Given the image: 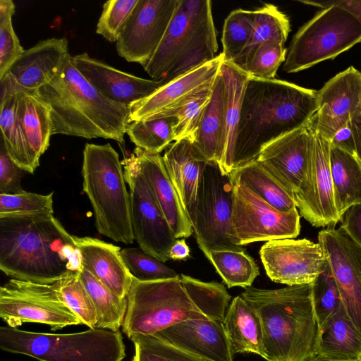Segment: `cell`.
I'll return each mask as SVG.
<instances>
[{"label": "cell", "instance_id": "cell-29", "mask_svg": "<svg viewBox=\"0 0 361 361\" xmlns=\"http://www.w3.org/2000/svg\"><path fill=\"white\" fill-rule=\"evenodd\" d=\"M18 114L34 168L49 146L51 121L49 107L34 94L18 92Z\"/></svg>", "mask_w": 361, "mask_h": 361}, {"label": "cell", "instance_id": "cell-41", "mask_svg": "<svg viewBox=\"0 0 361 361\" xmlns=\"http://www.w3.org/2000/svg\"><path fill=\"white\" fill-rule=\"evenodd\" d=\"M253 27V11L238 8L228 14L221 35L224 61L233 62L240 55L250 42Z\"/></svg>", "mask_w": 361, "mask_h": 361}, {"label": "cell", "instance_id": "cell-43", "mask_svg": "<svg viewBox=\"0 0 361 361\" xmlns=\"http://www.w3.org/2000/svg\"><path fill=\"white\" fill-rule=\"evenodd\" d=\"M129 339L135 348L132 361H204L154 334H135Z\"/></svg>", "mask_w": 361, "mask_h": 361}, {"label": "cell", "instance_id": "cell-15", "mask_svg": "<svg viewBox=\"0 0 361 361\" xmlns=\"http://www.w3.org/2000/svg\"><path fill=\"white\" fill-rule=\"evenodd\" d=\"M259 255L269 279L288 286L312 283L328 264L320 244L307 238L267 241Z\"/></svg>", "mask_w": 361, "mask_h": 361}, {"label": "cell", "instance_id": "cell-21", "mask_svg": "<svg viewBox=\"0 0 361 361\" xmlns=\"http://www.w3.org/2000/svg\"><path fill=\"white\" fill-rule=\"evenodd\" d=\"M154 335L204 361H233L235 354L221 322L188 319Z\"/></svg>", "mask_w": 361, "mask_h": 361}, {"label": "cell", "instance_id": "cell-56", "mask_svg": "<svg viewBox=\"0 0 361 361\" xmlns=\"http://www.w3.org/2000/svg\"><path fill=\"white\" fill-rule=\"evenodd\" d=\"M307 361H361V360H335L329 358L324 356H322L320 355H315L311 358L308 359Z\"/></svg>", "mask_w": 361, "mask_h": 361}, {"label": "cell", "instance_id": "cell-55", "mask_svg": "<svg viewBox=\"0 0 361 361\" xmlns=\"http://www.w3.org/2000/svg\"><path fill=\"white\" fill-rule=\"evenodd\" d=\"M352 12L361 22V0H330Z\"/></svg>", "mask_w": 361, "mask_h": 361}, {"label": "cell", "instance_id": "cell-30", "mask_svg": "<svg viewBox=\"0 0 361 361\" xmlns=\"http://www.w3.org/2000/svg\"><path fill=\"white\" fill-rule=\"evenodd\" d=\"M317 355L335 360H361V334L343 304L319 329Z\"/></svg>", "mask_w": 361, "mask_h": 361}, {"label": "cell", "instance_id": "cell-4", "mask_svg": "<svg viewBox=\"0 0 361 361\" xmlns=\"http://www.w3.org/2000/svg\"><path fill=\"white\" fill-rule=\"evenodd\" d=\"M240 296L260 319L266 360L307 361L317 355L319 326L312 283L279 289L250 286Z\"/></svg>", "mask_w": 361, "mask_h": 361}, {"label": "cell", "instance_id": "cell-22", "mask_svg": "<svg viewBox=\"0 0 361 361\" xmlns=\"http://www.w3.org/2000/svg\"><path fill=\"white\" fill-rule=\"evenodd\" d=\"M68 54L66 37L43 39L25 50L6 73L22 91L34 93L59 73Z\"/></svg>", "mask_w": 361, "mask_h": 361}, {"label": "cell", "instance_id": "cell-54", "mask_svg": "<svg viewBox=\"0 0 361 361\" xmlns=\"http://www.w3.org/2000/svg\"><path fill=\"white\" fill-rule=\"evenodd\" d=\"M350 126L355 142V155L361 162V113H357L352 118Z\"/></svg>", "mask_w": 361, "mask_h": 361}, {"label": "cell", "instance_id": "cell-28", "mask_svg": "<svg viewBox=\"0 0 361 361\" xmlns=\"http://www.w3.org/2000/svg\"><path fill=\"white\" fill-rule=\"evenodd\" d=\"M225 130V88L219 71L193 140L208 161H215L219 166L224 154Z\"/></svg>", "mask_w": 361, "mask_h": 361}, {"label": "cell", "instance_id": "cell-37", "mask_svg": "<svg viewBox=\"0 0 361 361\" xmlns=\"http://www.w3.org/2000/svg\"><path fill=\"white\" fill-rule=\"evenodd\" d=\"M206 257L228 288L250 287L259 274L257 264L242 247L211 250Z\"/></svg>", "mask_w": 361, "mask_h": 361}, {"label": "cell", "instance_id": "cell-46", "mask_svg": "<svg viewBox=\"0 0 361 361\" xmlns=\"http://www.w3.org/2000/svg\"><path fill=\"white\" fill-rule=\"evenodd\" d=\"M36 214H54L53 192L0 194V216Z\"/></svg>", "mask_w": 361, "mask_h": 361}, {"label": "cell", "instance_id": "cell-26", "mask_svg": "<svg viewBox=\"0 0 361 361\" xmlns=\"http://www.w3.org/2000/svg\"><path fill=\"white\" fill-rule=\"evenodd\" d=\"M162 157L167 173L187 214L196 202L201 177L209 161L192 140L186 138L171 144Z\"/></svg>", "mask_w": 361, "mask_h": 361}, {"label": "cell", "instance_id": "cell-18", "mask_svg": "<svg viewBox=\"0 0 361 361\" xmlns=\"http://www.w3.org/2000/svg\"><path fill=\"white\" fill-rule=\"evenodd\" d=\"M312 143V129L302 128L265 146L257 159L294 202L307 178Z\"/></svg>", "mask_w": 361, "mask_h": 361}, {"label": "cell", "instance_id": "cell-7", "mask_svg": "<svg viewBox=\"0 0 361 361\" xmlns=\"http://www.w3.org/2000/svg\"><path fill=\"white\" fill-rule=\"evenodd\" d=\"M0 348L39 361H122L126 357L120 331L98 328L51 334L1 326Z\"/></svg>", "mask_w": 361, "mask_h": 361}, {"label": "cell", "instance_id": "cell-44", "mask_svg": "<svg viewBox=\"0 0 361 361\" xmlns=\"http://www.w3.org/2000/svg\"><path fill=\"white\" fill-rule=\"evenodd\" d=\"M312 301L319 329L343 304L328 262L324 271L312 283Z\"/></svg>", "mask_w": 361, "mask_h": 361}, {"label": "cell", "instance_id": "cell-50", "mask_svg": "<svg viewBox=\"0 0 361 361\" xmlns=\"http://www.w3.org/2000/svg\"><path fill=\"white\" fill-rule=\"evenodd\" d=\"M26 173L9 157L1 140L0 145V194H17L24 192L21 179Z\"/></svg>", "mask_w": 361, "mask_h": 361}, {"label": "cell", "instance_id": "cell-16", "mask_svg": "<svg viewBox=\"0 0 361 361\" xmlns=\"http://www.w3.org/2000/svg\"><path fill=\"white\" fill-rule=\"evenodd\" d=\"M312 130L313 143L307 178L295 203L312 226L333 227L340 217L335 206L330 169L331 142Z\"/></svg>", "mask_w": 361, "mask_h": 361}, {"label": "cell", "instance_id": "cell-40", "mask_svg": "<svg viewBox=\"0 0 361 361\" xmlns=\"http://www.w3.org/2000/svg\"><path fill=\"white\" fill-rule=\"evenodd\" d=\"M175 117L135 121L126 129L130 141L137 147L151 154H160L175 141Z\"/></svg>", "mask_w": 361, "mask_h": 361}, {"label": "cell", "instance_id": "cell-33", "mask_svg": "<svg viewBox=\"0 0 361 361\" xmlns=\"http://www.w3.org/2000/svg\"><path fill=\"white\" fill-rule=\"evenodd\" d=\"M253 13L254 27L250 42L240 55L231 62L240 70L258 47L267 42L284 45L290 31L288 18L274 4H264Z\"/></svg>", "mask_w": 361, "mask_h": 361}, {"label": "cell", "instance_id": "cell-58", "mask_svg": "<svg viewBox=\"0 0 361 361\" xmlns=\"http://www.w3.org/2000/svg\"><path fill=\"white\" fill-rule=\"evenodd\" d=\"M361 72V71H360Z\"/></svg>", "mask_w": 361, "mask_h": 361}, {"label": "cell", "instance_id": "cell-20", "mask_svg": "<svg viewBox=\"0 0 361 361\" xmlns=\"http://www.w3.org/2000/svg\"><path fill=\"white\" fill-rule=\"evenodd\" d=\"M71 60L79 72L102 94L128 106L149 96L166 83L121 71L86 52L71 56Z\"/></svg>", "mask_w": 361, "mask_h": 361}, {"label": "cell", "instance_id": "cell-57", "mask_svg": "<svg viewBox=\"0 0 361 361\" xmlns=\"http://www.w3.org/2000/svg\"><path fill=\"white\" fill-rule=\"evenodd\" d=\"M357 113H361V98H360V105H359L358 112Z\"/></svg>", "mask_w": 361, "mask_h": 361}, {"label": "cell", "instance_id": "cell-19", "mask_svg": "<svg viewBox=\"0 0 361 361\" xmlns=\"http://www.w3.org/2000/svg\"><path fill=\"white\" fill-rule=\"evenodd\" d=\"M360 98L361 72L351 66L317 90V110L309 126L331 142L358 112Z\"/></svg>", "mask_w": 361, "mask_h": 361}, {"label": "cell", "instance_id": "cell-27", "mask_svg": "<svg viewBox=\"0 0 361 361\" xmlns=\"http://www.w3.org/2000/svg\"><path fill=\"white\" fill-rule=\"evenodd\" d=\"M223 323L234 354L252 353L265 358L260 319L240 295L233 299Z\"/></svg>", "mask_w": 361, "mask_h": 361}, {"label": "cell", "instance_id": "cell-3", "mask_svg": "<svg viewBox=\"0 0 361 361\" xmlns=\"http://www.w3.org/2000/svg\"><path fill=\"white\" fill-rule=\"evenodd\" d=\"M34 94L47 105L51 134L123 142L130 107L106 97L75 67L69 54L59 73Z\"/></svg>", "mask_w": 361, "mask_h": 361}, {"label": "cell", "instance_id": "cell-8", "mask_svg": "<svg viewBox=\"0 0 361 361\" xmlns=\"http://www.w3.org/2000/svg\"><path fill=\"white\" fill-rule=\"evenodd\" d=\"M322 8L294 35L283 71L295 73L310 68L361 42V22L352 12L329 1L299 0Z\"/></svg>", "mask_w": 361, "mask_h": 361}, {"label": "cell", "instance_id": "cell-12", "mask_svg": "<svg viewBox=\"0 0 361 361\" xmlns=\"http://www.w3.org/2000/svg\"><path fill=\"white\" fill-rule=\"evenodd\" d=\"M233 182V181H232ZM233 183L231 242L237 246L259 241L294 238L300 232L297 208L279 211L244 184Z\"/></svg>", "mask_w": 361, "mask_h": 361}, {"label": "cell", "instance_id": "cell-32", "mask_svg": "<svg viewBox=\"0 0 361 361\" xmlns=\"http://www.w3.org/2000/svg\"><path fill=\"white\" fill-rule=\"evenodd\" d=\"M330 169L335 206L341 219L348 208L361 203V162L355 155L331 142Z\"/></svg>", "mask_w": 361, "mask_h": 361}, {"label": "cell", "instance_id": "cell-1", "mask_svg": "<svg viewBox=\"0 0 361 361\" xmlns=\"http://www.w3.org/2000/svg\"><path fill=\"white\" fill-rule=\"evenodd\" d=\"M82 268L74 235L54 214L0 216V269L6 276L54 283Z\"/></svg>", "mask_w": 361, "mask_h": 361}, {"label": "cell", "instance_id": "cell-31", "mask_svg": "<svg viewBox=\"0 0 361 361\" xmlns=\"http://www.w3.org/2000/svg\"><path fill=\"white\" fill-rule=\"evenodd\" d=\"M225 88V140L221 169L232 171L241 105L248 75L233 63L224 61L220 68Z\"/></svg>", "mask_w": 361, "mask_h": 361}, {"label": "cell", "instance_id": "cell-36", "mask_svg": "<svg viewBox=\"0 0 361 361\" xmlns=\"http://www.w3.org/2000/svg\"><path fill=\"white\" fill-rule=\"evenodd\" d=\"M214 80L151 119L175 117L177 120L174 130L175 141L185 138L193 141L203 113L212 97Z\"/></svg>", "mask_w": 361, "mask_h": 361}, {"label": "cell", "instance_id": "cell-53", "mask_svg": "<svg viewBox=\"0 0 361 361\" xmlns=\"http://www.w3.org/2000/svg\"><path fill=\"white\" fill-rule=\"evenodd\" d=\"M170 259L182 260L190 257V249L184 238H177L170 249Z\"/></svg>", "mask_w": 361, "mask_h": 361}, {"label": "cell", "instance_id": "cell-48", "mask_svg": "<svg viewBox=\"0 0 361 361\" xmlns=\"http://www.w3.org/2000/svg\"><path fill=\"white\" fill-rule=\"evenodd\" d=\"M286 52L284 45L275 42L263 44L256 49L242 71L251 78L274 79L278 68L285 61Z\"/></svg>", "mask_w": 361, "mask_h": 361}, {"label": "cell", "instance_id": "cell-45", "mask_svg": "<svg viewBox=\"0 0 361 361\" xmlns=\"http://www.w3.org/2000/svg\"><path fill=\"white\" fill-rule=\"evenodd\" d=\"M121 255L128 269L140 281H152L180 276L173 269L140 248L122 249Z\"/></svg>", "mask_w": 361, "mask_h": 361}, {"label": "cell", "instance_id": "cell-9", "mask_svg": "<svg viewBox=\"0 0 361 361\" xmlns=\"http://www.w3.org/2000/svg\"><path fill=\"white\" fill-rule=\"evenodd\" d=\"M127 299L122 331L128 338L154 334L188 319H208L191 301L180 276L152 281L133 276Z\"/></svg>", "mask_w": 361, "mask_h": 361}, {"label": "cell", "instance_id": "cell-23", "mask_svg": "<svg viewBox=\"0 0 361 361\" xmlns=\"http://www.w3.org/2000/svg\"><path fill=\"white\" fill-rule=\"evenodd\" d=\"M131 154L147 181L175 237L180 238L190 236L193 233L192 225L167 173L163 157L160 154H151L137 147Z\"/></svg>", "mask_w": 361, "mask_h": 361}, {"label": "cell", "instance_id": "cell-39", "mask_svg": "<svg viewBox=\"0 0 361 361\" xmlns=\"http://www.w3.org/2000/svg\"><path fill=\"white\" fill-rule=\"evenodd\" d=\"M180 278L191 301L202 314L208 319L223 322L231 300L225 286L185 274H180Z\"/></svg>", "mask_w": 361, "mask_h": 361}, {"label": "cell", "instance_id": "cell-51", "mask_svg": "<svg viewBox=\"0 0 361 361\" xmlns=\"http://www.w3.org/2000/svg\"><path fill=\"white\" fill-rule=\"evenodd\" d=\"M339 222L340 228L361 248V203L348 208L341 216Z\"/></svg>", "mask_w": 361, "mask_h": 361}, {"label": "cell", "instance_id": "cell-14", "mask_svg": "<svg viewBox=\"0 0 361 361\" xmlns=\"http://www.w3.org/2000/svg\"><path fill=\"white\" fill-rule=\"evenodd\" d=\"M179 0H138L118 39V55L144 67L161 43Z\"/></svg>", "mask_w": 361, "mask_h": 361}, {"label": "cell", "instance_id": "cell-47", "mask_svg": "<svg viewBox=\"0 0 361 361\" xmlns=\"http://www.w3.org/2000/svg\"><path fill=\"white\" fill-rule=\"evenodd\" d=\"M15 8L13 1L0 0V79L25 51L13 27Z\"/></svg>", "mask_w": 361, "mask_h": 361}, {"label": "cell", "instance_id": "cell-11", "mask_svg": "<svg viewBox=\"0 0 361 361\" xmlns=\"http://www.w3.org/2000/svg\"><path fill=\"white\" fill-rule=\"evenodd\" d=\"M0 317L8 326L24 323L49 325L52 331L82 324L61 298L55 283L11 279L0 288Z\"/></svg>", "mask_w": 361, "mask_h": 361}, {"label": "cell", "instance_id": "cell-13", "mask_svg": "<svg viewBox=\"0 0 361 361\" xmlns=\"http://www.w3.org/2000/svg\"><path fill=\"white\" fill-rule=\"evenodd\" d=\"M121 163L130 189L134 239L145 253L164 263L170 259L169 253L177 238L134 156L131 154Z\"/></svg>", "mask_w": 361, "mask_h": 361}, {"label": "cell", "instance_id": "cell-25", "mask_svg": "<svg viewBox=\"0 0 361 361\" xmlns=\"http://www.w3.org/2000/svg\"><path fill=\"white\" fill-rule=\"evenodd\" d=\"M83 267L121 298H126L133 276L121 255V247L92 237L74 236Z\"/></svg>", "mask_w": 361, "mask_h": 361}, {"label": "cell", "instance_id": "cell-34", "mask_svg": "<svg viewBox=\"0 0 361 361\" xmlns=\"http://www.w3.org/2000/svg\"><path fill=\"white\" fill-rule=\"evenodd\" d=\"M229 174L233 182L244 184L275 209L288 212L297 208L293 200L257 160Z\"/></svg>", "mask_w": 361, "mask_h": 361}, {"label": "cell", "instance_id": "cell-42", "mask_svg": "<svg viewBox=\"0 0 361 361\" xmlns=\"http://www.w3.org/2000/svg\"><path fill=\"white\" fill-rule=\"evenodd\" d=\"M80 272L68 274L56 281L55 284L62 300L82 324L90 329H95L97 322L96 311L80 279Z\"/></svg>", "mask_w": 361, "mask_h": 361}, {"label": "cell", "instance_id": "cell-24", "mask_svg": "<svg viewBox=\"0 0 361 361\" xmlns=\"http://www.w3.org/2000/svg\"><path fill=\"white\" fill-rule=\"evenodd\" d=\"M223 61L220 53L214 60L166 82L149 96L133 103L129 106L130 123L151 119L214 80Z\"/></svg>", "mask_w": 361, "mask_h": 361}, {"label": "cell", "instance_id": "cell-6", "mask_svg": "<svg viewBox=\"0 0 361 361\" xmlns=\"http://www.w3.org/2000/svg\"><path fill=\"white\" fill-rule=\"evenodd\" d=\"M123 165L109 143H87L82 166V190L92 204L98 232L116 242L134 241L130 197Z\"/></svg>", "mask_w": 361, "mask_h": 361}, {"label": "cell", "instance_id": "cell-17", "mask_svg": "<svg viewBox=\"0 0 361 361\" xmlns=\"http://www.w3.org/2000/svg\"><path fill=\"white\" fill-rule=\"evenodd\" d=\"M345 311L361 334V248L341 228L328 227L318 233Z\"/></svg>", "mask_w": 361, "mask_h": 361}, {"label": "cell", "instance_id": "cell-35", "mask_svg": "<svg viewBox=\"0 0 361 361\" xmlns=\"http://www.w3.org/2000/svg\"><path fill=\"white\" fill-rule=\"evenodd\" d=\"M79 276L96 311V328L118 331L122 327L126 314L127 297L121 298L113 293L84 267Z\"/></svg>", "mask_w": 361, "mask_h": 361}, {"label": "cell", "instance_id": "cell-38", "mask_svg": "<svg viewBox=\"0 0 361 361\" xmlns=\"http://www.w3.org/2000/svg\"><path fill=\"white\" fill-rule=\"evenodd\" d=\"M18 92L0 103L1 140L11 160L26 173H34L36 169L32 164L19 121Z\"/></svg>", "mask_w": 361, "mask_h": 361}, {"label": "cell", "instance_id": "cell-52", "mask_svg": "<svg viewBox=\"0 0 361 361\" xmlns=\"http://www.w3.org/2000/svg\"><path fill=\"white\" fill-rule=\"evenodd\" d=\"M331 144L355 155V146L350 123L336 133L331 140Z\"/></svg>", "mask_w": 361, "mask_h": 361}, {"label": "cell", "instance_id": "cell-10", "mask_svg": "<svg viewBox=\"0 0 361 361\" xmlns=\"http://www.w3.org/2000/svg\"><path fill=\"white\" fill-rule=\"evenodd\" d=\"M233 183L218 163L208 161L203 171L196 202L187 213L200 249L206 256L214 249H235L232 230Z\"/></svg>", "mask_w": 361, "mask_h": 361}, {"label": "cell", "instance_id": "cell-5", "mask_svg": "<svg viewBox=\"0 0 361 361\" xmlns=\"http://www.w3.org/2000/svg\"><path fill=\"white\" fill-rule=\"evenodd\" d=\"M219 49L212 1L179 0L165 35L143 68L167 82L214 60Z\"/></svg>", "mask_w": 361, "mask_h": 361}, {"label": "cell", "instance_id": "cell-2", "mask_svg": "<svg viewBox=\"0 0 361 361\" xmlns=\"http://www.w3.org/2000/svg\"><path fill=\"white\" fill-rule=\"evenodd\" d=\"M317 110V90L277 79L249 77L243 94L232 171L257 159L271 142L307 127Z\"/></svg>", "mask_w": 361, "mask_h": 361}, {"label": "cell", "instance_id": "cell-49", "mask_svg": "<svg viewBox=\"0 0 361 361\" xmlns=\"http://www.w3.org/2000/svg\"><path fill=\"white\" fill-rule=\"evenodd\" d=\"M138 0H109L97 24L96 32L107 41L116 42Z\"/></svg>", "mask_w": 361, "mask_h": 361}]
</instances>
